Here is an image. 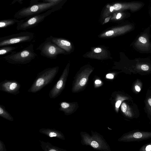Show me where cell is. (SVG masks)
<instances>
[{"label": "cell", "instance_id": "obj_19", "mask_svg": "<svg viewBox=\"0 0 151 151\" xmlns=\"http://www.w3.org/2000/svg\"><path fill=\"white\" fill-rule=\"evenodd\" d=\"M17 47H15L10 46L9 45L6 46L0 47V55H2L11 52L13 50L17 49Z\"/></svg>", "mask_w": 151, "mask_h": 151}, {"label": "cell", "instance_id": "obj_12", "mask_svg": "<svg viewBox=\"0 0 151 151\" xmlns=\"http://www.w3.org/2000/svg\"><path fill=\"white\" fill-rule=\"evenodd\" d=\"M132 26L127 24L115 27L104 32L98 36L100 38H110L120 36L130 31L133 29Z\"/></svg>", "mask_w": 151, "mask_h": 151}, {"label": "cell", "instance_id": "obj_27", "mask_svg": "<svg viewBox=\"0 0 151 151\" xmlns=\"http://www.w3.org/2000/svg\"><path fill=\"white\" fill-rule=\"evenodd\" d=\"M101 82L99 80H96L95 82V84L96 87H98L100 86Z\"/></svg>", "mask_w": 151, "mask_h": 151}, {"label": "cell", "instance_id": "obj_13", "mask_svg": "<svg viewBox=\"0 0 151 151\" xmlns=\"http://www.w3.org/2000/svg\"><path fill=\"white\" fill-rule=\"evenodd\" d=\"M70 66V63L69 61L64 69L58 80L50 91L51 94L57 95L64 89L69 75Z\"/></svg>", "mask_w": 151, "mask_h": 151}, {"label": "cell", "instance_id": "obj_8", "mask_svg": "<svg viewBox=\"0 0 151 151\" xmlns=\"http://www.w3.org/2000/svg\"><path fill=\"white\" fill-rule=\"evenodd\" d=\"M59 8H54L50 9L42 14L36 15L25 19L17 24L16 29L17 30H25L33 27L42 22L45 18L50 15L52 12H55Z\"/></svg>", "mask_w": 151, "mask_h": 151}, {"label": "cell", "instance_id": "obj_5", "mask_svg": "<svg viewBox=\"0 0 151 151\" xmlns=\"http://www.w3.org/2000/svg\"><path fill=\"white\" fill-rule=\"evenodd\" d=\"M94 69V68L89 64L81 68L74 77L72 88L73 92L80 91L86 86L89 76Z\"/></svg>", "mask_w": 151, "mask_h": 151}, {"label": "cell", "instance_id": "obj_9", "mask_svg": "<svg viewBox=\"0 0 151 151\" xmlns=\"http://www.w3.org/2000/svg\"><path fill=\"white\" fill-rule=\"evenodd\" d=\"M130 46L140 53H151L150 35L148 30H146L140 34Z\"/></svg>", "mask_w": 151, "mask_h": 151}, {"label": "cell", "instance_id": "obj_16", "mask_svg": "<svg viewBox=\"0 0 151 151\" xmlns=\"http://www.w3.org/2000/svg\"><path fill=\"white\" fill-rule=\"evenodd\" d=\"M21 20H19L16 19H9L1 20L0 21V28L7 27L21 22Z\"/></svg>", "mask_w": 151, "mask_h": 151}, {"label": "cell", "instance_id": "obj_21", "mask_svg": "<svg viewBox=\"0 0 151 151\" xmlns=\"http://www.w3.org/2000/svg\"><path fill=\"white\" fill-rule=\"evenodd\" d=\"M127 97L118 95L116 96V102L115 103V109L116 111L118 112L119 108L122 103L124 100L127 99Z\"/></svg>", "mask_w": 151, "mask_h": 151}, {"label": "cell", "instance_id": "obj_26", "mask_svg": "<svg viewBox=\"0 0 151 151\" xmlns=\"http://www.w3.org/2000/svg\"><path fill=\"white\" fill-rule=\"evenodd\" d=\"M24 0H13L11 4H13L16 2H18L20 4H22L23 3V1Z\"/></svg>", "mask_w": 151, "mask_h": 151}, {"label": "cell", "instance_id": "obj_7", "mask_svg": "<svg viewBox=\"0 0 151 151\" xmlns=\"http://www.w3.org/2000/svg\"><path fill=\"white\" fill-rule=\"evenodd\" d=\"M34 37L33 33L22 32L0 38V47L21 43L30 42Z\"/></svg>", "mask_w": 151, "mask_h": 151}, {"label": "cell", "instance_id": "obj_24", "mask_svg": "<svg viewBox=\"0 0 151 151\" xmlns=\"http://www.w3.org/2000/svg\"><path fill=\"white\" fill-rule=\"evenodd\" d=\"M114 10H121L122 4L120 3H117L114 4L113 6Z\"/></svg>", "mask_w": 151, "mask_h": 151}, {"label": "cell", "instance_id": "obj_3", "mask_svg": "<svg viewBox=\"0 0 151 151\" xmlns=\"http://www.w3.org/2000/svg\"><path fill=\"white\" fill-rule=\"evenodd\" d=\"M34 45L31 43L19 51H13L3 58L9 63L13 64H25L34 59L37 54L34 52Z\"/></svg>", "mask_w": 151, "mask_h": 151}, {"label": "cell", "instance_id": "obj_6", "mask_svg": "<svg viewBox=\"0 0 151 151\" xmlns=\"http://www.w3.org/2000/svg\"><path fill=\"white\" fill-rule=\"evenodd\" d=\"M36 49L40 51L42 56L50 59H56L60 54H68L64 50L47 38Z\"/></svg>", "mask_w": 151, "mask_h": 151}, {"label": "cell", "instance_id": "obj_17", "mask_svg": "<svg viewBox=\"0 0 151 151\" xmlns=\"http://www.w3.org/2000/svg\"><path fill=\"white\" fill-rule=\"evenodd\" d=\"M61 107L62 109L65 111V113H71L73 112L76 108V104L69 103L65 102H63L61 104Z\"/></svg>", "mask_w": 151, "mask_h": 151}, {"label": "cell", "instance_id": "obj_14", "mask_svg": "<svg viewBox=\"0 0 151 151\" xmlns=\"http://www.w3.org/2000/svg\"><path fill=\"white\" fill-rule=\"evenodd\" d=\"M47 38L64 50L68 54L71 53L74 50V47L73 43L68 39L55 37L52 35Z\"/></svg>", "mask_w": 151, "mask_h": 151}, {"label": "cell", "instance_id": "obj_23", "mask_svg": "<svg viewBox=\"0 0 151 151\" xmlns=\"http://www.w3.org/2000/svg\"><path fill=\"white\" fill-rule=\"evenodd\" d=\"M62 0H31L30 1V5L42 2L49 3L56 1H61Z\"/></svg>", "mask_w": 151, "mask_h": 151}, {"label": "cell", "instance_id": "obj_10", "mask_svg": "<svg viewBox=\"0 0 151 151\" xmlns=\"http://www.w3.org/2000/svg\"><path fill=\"white\" fill-rule=\"evenodd\" d=\"M110 51L105 46H98L92 47L91 50L84 54L83 57L91 59L104 60L112 59Z\"/></svg>", "mask_w": 151, "mask_h": 151}, {"label": "cell", "instance_id": "obj_20", "mask_svg": "<svg viewBox=\"0 0 151 151\" xmlns=\"http://www.w3.org/2000/svg\"><path fill=\"white\" fill-rule=\"evenodd\" d=\"M121 109L123 113L126 116L129 117L132 116L131 112L129 106L124 102L122 103L121 105Z\"/></svg>", "mask_w": 151, "mask_h": 151}, {"label": "cell", "instance_id": "obj_11", "mask_svg": "<svg viewBox=\"0 0 151 151\" xmlns=\"http://www.w3.org/2000/svg\"><path fill=\"white\" fill-rule=\"evenodd\" d=\"M84 144L89 145L93 148L99 150H106L108 147L104 140L97 135L90 136L87 133L82 135Z\"/></svg>", "mask_w": 151, "mask_h": 151}, {"label": "cell", "instance_id": "obj_2", "mask_svg": "<svg viewBox=\"0 0 151 151\" xmlns=\"http://www.w3.org/2000/svg\"><path fill=\"white\" fill-rule=\"evenodd\" d=\"M60 2H41L29 5L28 6L22 8L16 12L14 17L17 19L27 18L50 9L59 8Z\"/></svg>", "mask_w": 151, "mask_h": 151}, {"label": "cell", "instance_id": "obj_18", "mask_svg": "<svg viewBox=\"0 0 151 151\" xmlns=\"http://www.w3.org/2000/svg\"><path fill=\"white\" fill-rule=\"evenodd\" d=\"M148 134H144V133H141L140 132H136L134 133L133 134L126 135L122 139V140H129L131 138H134L136 139H141L144 137H146V135Z\"/></svg>", "mask_w": 151, "mask_h": 151}, {"label": "cell", "instance_id": "obj_31", "mask_svg": "<svg viewBox=\"0 0 151 151\" xmlns=\"http://www.w3.org/2000/svg\"><path fill=\"white\" fill-rule=\"evenodd\" d=\"M148 102L149 105L151 106V98H150L148 99Z\"/></svg>", "mask_w": 151, "mask_h": 151}, {"label": "cell", "instance_id": "obj_28", "mask_svg": "<svg viewBox=\"0 0 151 151\" xmlns=\"http://www.w3.org/2000/svg\"><path fill=\"white\" fill-rule=\"evenodd\" d=\"M146 150L147 151H150L151 150V145H149L147 146L146 148Z\"/></svg>", "mask_w": 151, "mask_h": 151}, {"label": "cell", "instance_id": "obj_4", "mask_svg": "<svg viewBox=\"0 0 151 151\" xmlns=\"http://www.w3.org/2000/svg\"><path fill=\"white\" fill-rule=\"evenodd\" d=\"M59 68L58 66L48 68L39 73L29 91H37L51 83L58 73Z\"/></svg>", "mask_w": 151, "mask_h": 151}, {"label": "cell", "instance_id": "obj_30", "mask_svg": "<svg viewBox=\"0 0 151 151\" xmlns=\"http://www.w3.org/2000/svg\"><path fill=\"white\" fill-rule=\"evenodd\" d=\"M110 18V17H109L106 18L105 20L104 23H106L107 22L109 21Z\"/></svg>", "mask_w": 151, "mask_h": 151}, {"label": "cell", "instance_id": "obj_25", "mask_svg": "<svg viewBox=\"0 0 151 151\" xmlns=\"http://www.w3.org/2000/svg\"><path fill=\"white\" fill-rule=\"evenodd\" d=\"M50 137H60L59 136V134L55 132H51L49 133L48 134Z\"/></svg>", "mask_w": 151, "mask_h": 151}, {"label": "cell", "instance_id": "obj_29", "mask_svg": "<svg viewBox=\"0 0 151 151\" xmlns=\"http://www.w3.org/2000/svg\"><path fill=\"white\" fill-rule=\"evenodd\" d=\"M122 16V14L120 13H119L117 14L116 17V19H119Z\"/></svg>", "mask_w": 151, "mask_h": 151}, {"label": "cell", "instance_id": "obj_22", "mask_svg": "<svg viewBox=\"0 0 151 151\" xmlns=\"http://www.w3.org/2000/svg\"><path fill=\"white\" fill-rule=\"evenodd\" d=\"M142 85V82L141 80L137 79L134 82V88L136 91L139 92L141 90Z\"/></svg>", "mask_w": 151, "mask_h": 151}, {"label": "cell", "instance_id": "obj_15", "mask_svg": "<svg viewBox=\"0 0 151 151\" xmlns=\"http://www.w3.org/2000/svg\"><path fill=\"white\" fill-rule=\"evenodd\" d=\"M20 87L19 83L15 80H5L0 83V89L11 93L19 91Z\"/></svg>", "mask_w": 151, "mask_h": 151}, {"label": "cell", "instance_id": "obj_32", "mask_svg": "<svg viewBox=\"0 0 151 151\" xmlns=\"http://www.w3.org/2000/svg\"><path fill=\"white\" fill-rule=\"evenodd\" d=\"M114 10V7L113 6H111L110 8V11L111 12H112Z\"/></svg>", "mask_w": 151, "mask_h": 151}, {"label": "cell", "instance_id": "obj_1", "mask_svg": "<svg viewBox=\"0 0 151 151\" xmlns=\"http://www.w3.org/2000/svg\"><path fill=\"white\" fill-rule=\"evenodd\" d=\"M120 60L115 62L112 69L121 70L126 74H138L145 76L151 74V59L148 58L129 59L122 52L119 53Z\"/></svg>", "mask_w": 151, "mask_h": 151}]
</instances>
